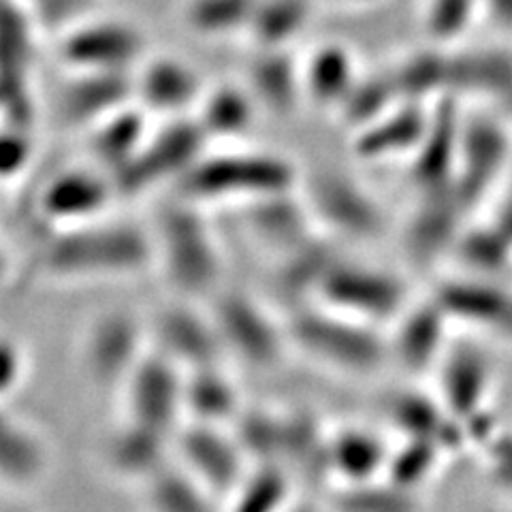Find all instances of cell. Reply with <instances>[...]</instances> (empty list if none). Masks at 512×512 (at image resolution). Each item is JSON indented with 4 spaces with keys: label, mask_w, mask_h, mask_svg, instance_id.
Listing matches in <instances>:
<instances>
[{
    "label": "cell",
    "mask_w": 512,
    "mask_h": 512,
    "mask_svg": "<svg viewBox=\"0 0 512 512\" xmlns=\"http://www.w3.org/2000/svg\"><path fill=\"white\" fill-rule=\"evenodd\" d=\"M154 265L150 222L111 214L75 227L43 231L20 265L18 278L52 284L114 282L150 274Z\"/></svg>",
    "instance_id": "obj_1"
},
{
    "label": "cell",
    "mask_w": 512,
    "mask_h": 512,
    "mask_svg": "<svg viewBox=\"0 0 512 512\" xmlns=\"http://www.w3.org/2000/svg\"><path fill=\"white\" fill-rule=\"evenodd\" d=\"M212 212L171 192L150 222L154 271L175 297L207 301L227 284V256Z\"/></svg>",
    "instance_id": "obj_2"
},
{
    "label": "cell",
    "mask_w": 512,
    "mask_h": 512,
    "mask_svg": "<svg viewBox=\"0 0 512 512\" xmlns=\"http://www.w3.org/2000/svg\"><path fill=\"white\" fill-rule=\"evenodd\" d=\"M293 158L271 150L224 146L207 150L171 192L210 210H235L301 186Z\"/></svg>",
    "instance_id": "obj_3"
},
{
    "label": "cell",
    "mask_w": 512,
    "mask_h": 512,
    "mask_svg": "<svg viewBox=\"0 0 512 512\" xmlns=\"http://www.w3.org/2000/svg\"><path fill=\"white\" fill-rule=\"evenodd\" d=\"M295 355L352 378L382 372L391 363L389 331L348 316L325 303L308 301L284 312Z\"/></svg>",
    "instance_id": "obj_4"
},
{
    "label": "cell",
    "mask_w": 512,
    "mask_h": 512,
    "mask_svg": "<svg viewBox=\"0 0 512 512\" xmlns=\"http://www.w3.org/2000/svg\"><path fill=\"white\" fill-rule=\"evenodd\" d=\"M224 355L252 372H274L291 357L284 312L242 286L224 284L207 299Z\"/></svg>",
    "instance_id": "obj_5"
},
{
    "label": "cell",
    "mask_w": 512,
    "mask_h": 512,
    "mask_svg": "<svg viewBox=\"0 0 512 512\" xmlns=\"http://www.w3.org/2000/svg\"><path fill=\"white\" fill-rule=\"evenodd\" d=\"M318 229L340 244H372L389 233V216L374 192L338 167H320L301 178Z\"/></svg>",
    "instance_id": "obj_6"
},
{
    "label": "cell",
    "mask_w": 512,
    "mask_h": 512,
    "mask_svg": "<svg viewBox=\"0 0 512 512\" xmlns=\"http://www.w3.org/2000/svg\"><path fill=\"white\" fill-rule=\"evenodd\" d=\"M150 348L148 318L111 306L94 312L79 333L77 365L90 387L118 393Z\"/></svg>",
    "instance_id": "obj_7"
},
{
    "label": "cell",
    "mask_w": 512,
    "mask_h": 512,
    "mask_svg": "<svg viewBox=\"0 0 512 512\" xmlns=\"http://www.w3.org/2000/svg\"><path fill=\"white\" fill-rule=\"evenodd\" d=\"M314 301L389 329L414 299L406 276L399 271L344 252L329 269Z\"/></svg>",
    "instance_id": "obj_8"
},
{
    "label": "cell",
    "mask_w": 512,
    "mask_h": 512,
    "mask_svg": "<svg viewBox=\"0 0 512 512\" xmlns=\"http://www.w3.org/2000/svg\"><path fill=\"white\" fill-rule=\"evenodd\" d=\"M210 146L195 116L160 120L137 156L114 175L120 199L133 201L160 188L173 190Z\"/></svg>",
    "instance_id": "obj_9"
},
{
    "label": "cell",
    "mask_w": 512,
    "mask_h": 512,
    "mask_svg": "<svg viewBox=\"0 0 512 512\" xmlns=\"http://www.w3.org/2000/svg\"><path fill=\"white\" fill-rule=\"evenodd\" d=\"M56 56L69 71H126L133 73L150 54L148 37L135 22L94 11L62 30Z\"/></svg>",
    "instance_id": "obj_10"
},
{
    "label": "cell",
    "mask_w": 512,
    "mask_h": 512,
    "mask_svg": "<svg viewBox=\"0 0 512 512\" xmlns=\"http://www.w3.org/2000/svg\"><path fill=\"white\" fill-rule=\"evenodd\" d=\"M122 203L114 175L94 163L71 165L54 171L32 199L41 233L75 227L114 214Z\"/></svg>",
    "instance_id": "obj_11"
},
{
    "label": "cell",
    "mask_w": 512,
    "mask_h": 512,
    "mask_svg": "<svg viewBox=\"0 0 512 512\" xmlns=\"http://www.w3.org/2000/svg\"><path fill=\"white\" fill-rule=\"evenodd\" d=\"M120 416L175 436L184 425V370L163 352L150 348L116 393Z\"/></svg>",
    "instance_id": "obj_12"
},
{
    "label": "cell",
    "mask_w": 512,
    "mask_h": 512,
    "mask_svg": "<svg viewBox=\"0 0 512 512\" xmlns=\"http://www.w3.org/2000/svg\"><path fill=\"white\" fill-rule=\"evenodd\" d=\"M152 348L163 352L184 372L229 361L205 301L171 295L148 316Z\"/></svg>",
    "instance_id": "obj_13"
},
{
    "label": "cell",
    "mask_w": 512,
    "mask_h": 512,
    "mask_svg": "<svg viewBox=\"0 0 512 512\" xmlns=\"http://www.w3.org/2000/svg\"><path fill=\"white\" fill-rule=\"evenodd\" d=\"M173 459L192 478L224 500L250 468L233 427L184 423L173 438Z\"/></svg>",
    "instance_id": "obj_14"
},
{
    "label": "cell",
    "mask_w": 512,
    "mask_h": 512,
    "mask_svg": "<svg viewBox=\"0 0 512 512\" xmlns=\"http://www.w3.org/2000/svg\"><path fill=\"white\" fill-rule=\"evenodd\" d=\"M133 75L135 101L156 120L195 116L207 90L201 73L175 54H148Z\"/></svg>",
    "instance_id": "obj_15"
},
{
    "label": "cell",
    "mask_w": 512,
    "mask_h": 512,
    "mask_svg": "<svg viewBox=\"0 0 512 512\" xmlns=\"http://www.w3.org/2000/svg\"><path fill=\"white\" fill-rule=\"evenodd\" d=\"M246 235L263 248L269 259L301 246L310 237L323 233L310 212L301 186L280 195H271L231 210Z\"/></svg>",
    "instance_id": "obj_16"
},
{
    "label": "cell",
    "mask_w": 512,
    "mask_h": 512,
    "mask_svg": "<svg viewBox=\"0 0 512 512\" xmlns=\"http://www.w3.org/2000/svg\"><path fill=\"white\" fill-rule=\"evenodd\" d=\"M173 438L120 416L101 444L103 470L118 483L139 489L173 463Z\"/></svg>",
    "instance_id": "obj_17"
},
{
    "label": "cell",
    "mask_w": 512,
    "mask_h": 512,
    "mask_svg": "<svg viewBox=\"0 0 512 512\" xmlns=\"http://www.w3.org/2000/svg\"><path fill=\"white\" fill-rule=\"evenodd\" d=\"M54 446L45 431L3 404L0 412V485L3 493L26 495L50 476Z\"/></svg>",
    "instance_id": "obj_18"
},
{
    "label": "cell",
    "mask_w": 512,
    "mask_h": 512,
    "mask_svg": "<svg viewBox=\"0 0 512 512\" xmlns=\"http://www.w3.org/2000/svg\"><path fill=\"white\" fill-rule=\"evenodd\" d=\"M135 73V71H133ZM126 71H69L58 96L64 126L88 131L114 111L135 103V75Z\"/></svg>",
    "instance_id": "obj_19"
},
{
    "label": "cell",
    "mask_w": 512,
    "mask_h": 512,
    "mask_svg": "<svg viewBox=\"0 0 512 512\" xmlns=\"http://www.w3.org/2000/svg\"><path fill=\"white\" fill-rule=\"evenodd\" d=\"M393 440L376 427L342 423L331 427L327 470L333 489L359 487L387 476Z\"/></svg>",
    "instance_id": "obj_20"
},
{
    "label": "cell",
    "mask_w": 512,
    "mask_h": 512,
    "mask_svg": "<svg viewBox=\"0 0 512 512\" xmlns=\"http://www.w3.org/2000/svg\"><path fill=\"white\" fill-rule=\"evenodd\" d=\"M451 318L434 297L412 301L389 331L391 363L412 376H421L438 367L446 355V327Z\"/></svg>",
    "instance_id": "obj_21"
},
{
    "label": "cell",
    "mask_w": 512,
    "mask_h": 512,
    "mask_svg": "<svg viewBox=\"0 0 512 512\" xmlns=\"http://www.w3.org/2000/svg\"><path fill=\"white\" fill-rule=\"evenodd\" d=\"M342 254L344 250L340 242L325 233H318L301 246L271 259V293L284 303V312L314 301L320 284Z\"/></svg>",
    "instance_id": "obj_22"
},
{
    "label": "cell",
    "mask_w": 512,
    "mask_h": 512,
    "mask_svg": "<svg viewBox=\"0 0 512 512\" xmlns=\"http://www.w3.org/2000/svg\"><path fill=\"white\" fill-rule=\"evenodd\" d=\"M429 120L421 101H399L387 114L352 133V154L363 163L412 158L421 148Z\"/></svg>",
    "instance_id": "obj_23"
},
{
    "label": "cell",
    "mask_w": 512,
    "mask_h": 512,
    "mask_svg": "<svg viewBox=\"0 0 512 512\" xmlns=\"http://www.w3.org/2000/svg\"><path fill=\"white\" fill-rule=\"evenodd\" d=\"M248 406L231 361L184 372V416L188 423L233 427ZM184 421V423H186Z\"/></svg>",
    "instance_id": "obj_24"
},
{
    "label": "cell",
    "mask_w": 512,
    "mask_h": 512,
    "mask_svg": "<svg viewBox=\"0 0 512 512\" xmlns=\"http://www.w3.org/2000/svg\"><path fill=\"white\" fill-rule=\"evenodd\" d=\"M331 427L310 408H284L282 463L295 474L303 491L329 485L327 453Z\"/></svg>",
    "instance_id": "obj_25"
},
{
    "label": "cell",
    "mask_w": 512,
    "mask_h": 512,
    "mask_svg": "<svg viewBox=\"0 0 512 512\" xmlns=\"http://www.w3.org/2000/svg\"><path fill=\"white\" fill-rule=\"evenodd\" d=\"M301 73L306 105L338 114L363 71L350 47L338 41H323L301 58Z\"/></svg>",
    "instance_id": "obj_26"
},
{
    "label": "cell",
    "mask_w": 512,
    "mask_h": 512,
    "mask_svg": "<svg viewBox=\"0 0 512 512\" xmlns=\"http://www.w3.org/2000/svg\"><path fill=\"white\" fill-rule=\"evenodd\" d=\"M246 86L267 114L293 116L306 103L301 58L288 50H254Z\"/></svg>",
    "instance_id": "obj_27"
},
{
    "label": "cell",
    "mask_w": 512,
    "mask_h": 512,
    "mask_svg": "<svg viewBox=\"0 0 512 512\" xmlns=\"http://www.w3.org/2000/svg\"><path fill=\"white\" fill-rule=\"evenodd\" d=\"M154 126L152 116L137 101L126 105L86 131L90 163L116 175L137 156Z\"/></svg>",
    "instance_id": "obj_28"
},
{
    "label": "cell",
    "mask_w": 512,
    "mask_h": 512,
    "mask_svg": "<svg viewBox=\"0 0 512 512\" xmlns=\"http://www.w3.org/2000/svg\"><path fill=\"white\" fill-rule=\"evenodd\" d=\"M466 212L455 188L419 195V205L404 227V248L419 265L434 261L440 250L451 242L457 231V220Z\"/></svg>",
    "instance_id": "obj_29"
},
{
    "label": "cell",
    "mask_w": 512,
    "mask_h": 512,
    "mask_svg": "<svg viewBox=\"0 0 512 512\" xmlns=\"http://www.w3.org/2000/svg\"><path fill=\"white\" fill-rule=\"evenodd\" d=\"M261 111L246 82H220L207 86L195 118L210 143L233 146L252 133Z\"/></svg>",
    "instance_id": "obj_30"
},
{
    "label": "cell",
    "mask_w": 512,
    "mask_h": 512,
    "mask_svg": "<svg viewBox=\"0 0 512 512\" xmlns=\"http://www.w3.org/2000/svg\"><path fill=\"white\" fill-rule=\"evenodd\" d=\"M384 414L399 438L427 440L448 451L459 442L455 416L446 410L442 399L429 397L414 389H399L384 402Z\"/></svg>",
    "instance_id": "obj_31"
},
{
    "label": "cell",
    "mask_w": 512,
    "mask_h": 512,
    "mask_svg": "<svg viewBox=\"0 0 512 512\" xmlns=\"http://www.w3.org/2000/svg\"><path fill=\"white\" fill-rule=\"evenodd\" d=\"M306 493L282 463H250L237 487L224 500V512H288Z\"/></svg>",
    "instance_id": "obj_32"
},
{
    "label": "cell",
    "mask_w": 512,
    "mask_h": 512,
    "mask_svg": "<svg viewBox=\"0 0 512 512\" xmlns=\"http://www.w3.org/2000/svg\"><path fill=\"white\" fill-rule=\"evenodd\" d=\"M438 306L444 314L461 323H472L480 327L512 329V301L483 282L474 280H446L434 293Z\"/></svg>",
    "instance_id": "obj_33"
},
{
    "label": "cell",
    "mask_w": 512,
    "mask_h": 512,
    "mask_svg": "<svg viewBox=\"0 0 512 512\" xmlns=\"http://www.w3.org/2000/svg\"><path fill=\"white\" fill-rule=\"evenodd\" d=\"M137 491L143 512H224L222 500L175 459Z\"/></svg>",
    "instance_id": "obj_34"
},
{
    "label": "cell",
    "mask_w": 512,
    "mask_h": 512,
    "mask_svg": "<svg viewBox=\"0 0 512 512\" xmlns=\"http://www.w3.org/2000/svg\"><path fill=\"white\" fill-rule=\"evenodd\" d=\"M314 18V0H259L246 39L254 50H288Z\"/></svg>",
    "instance_id": "obj_35"
},
{
    "label": "cell",
    "mask_w": 512,
    "mask_h": 512,
    "mask_svg": "<svg viewBox=\"0 0 512 512\" xmlns=\"http://www.w3.org/2000/svg\"><path fill=\"white\" fill-rule=\"evenodd\" d=\"M440 399L457 421H466L480 408V399L485 393L487 370L485 363L472 350H446L442 363L438 365Z\"/></svg>",
    "instance_id": "obj_36"
},
{
    "label": "cell",
    "mask_w": 512,
    "mask_h": 512,
    "mask_svg": "<svg viewBox=\"0 0 512 512\" xmlns=\"http://www.w3.org/2000/svg\"><path fill=\"white\" fill-rule=\"evenodd\" d=\"M259 0H182L180 22L201 39L246 37Z\"/></svg>",
    "instance_id": "obj_37"
},
{
    "label": "cell",
    "mask_w": 512,
    "mask_h": 512,
    "mask_svg": "<svg viewBox=\"0 0 512 512\" xmlns=\"http://www.w3.org/2000/svg\"><path fill=\"white\" fill-rule=\"evenodd\" d=\"M250 463H282L284 451V408L267 404H250L233 425ZM284 466V463H282Z\"/></svg>",
    "instance_id": "obj_38"
},
{
    "label": "cell",
    "mask_w": 512,
    "mask_h": 512,
    "mask_svg": "<svg viewBox=\"0 0 512 512\" xmlns=\"http://www.w3.org/2000/svg\"><path fill=\"white\" fill-rule=\"evenodd\" d=\"M399 101H404V96L399 92L393 69L361 73L357 86L352 88L338 114L350 128V133H357L359 128L387 114Z\"/></svg>",
    "instance_id": "obj_39"
},
{
    "label": "cell",
    "mask_w": 512,
    "mask_h": 512,
    "mask_svg": "<svg viewBox=\"0 0 512 512\" xmlns=\"http://www.w3.org/2000/svg\"><path fill=\"white\" fill-rule=\"evenodd\" d=\"M335 512H421L419 493L406 491L380 478L374 483L335 489Z\"/></svg>",
    "instance_id": "obj_40"
},
{
    "label": "cell",
    "mask_w": 512,
    "mask_h": 512,
    "mask_svg": "<svg viewBox=\"0 0 512 512\" xmlns=\"http://www.w3.org/2000/svg\"><path fill=\"white\" fill-rule=\"evenodd\" d=\"M444 453V448L434 442L399 438V442L393 444L389 470L384 478L406 491L419 493L421 487L438 470Z\"/></svg>",
    "instance_id": "obj_41"
},
{
    "label": "cell",
    "mask_w": 512,
    "mask_h": 512,
    "mask_svg": "<svg viewBox=\"0 0 512 512\" xmlns=\"http://www.w3.org/2000/svg\"><path fill=\"white\" fill-rule=\"evenodd\" d=\"M474 0H423V26L427 35L446 43L457 39L472 20Z\"/></svg>",
    "instance_id": "obj_42"
},
{
    "label": "cell",
    "mask_w": 512,
    "mask_h": 512,
    "mask_svg": "<svg viewBox=\"0 0 512 512\" xmlns=\"http://www.w3.org/2000/svg\"><path fill=\"white\" fill-rule=\"evenodd\" d=\"M18 3L45 32H52V37H58L62 30L99 11L96 0H18Z\"/></svg>",
    "instance_id": "obj_43"
},
{
    "label": "cell",
    "mask_w": 512,
    "mask_h": 512,
    "mask_svg": "<svg viewBox=\"0 0 512 512\" xmlns=\"http://www.w3.org/2000/svg\"><path fill=\"white\" fill-rule=\"evenodd\" d=\"M3 156H0V171L5 184H20L24 175L35 165L37 158V131L26 128L3 126Z\"/></svg>",
    "instance_id": "obj_44"
},
{
    "label": "cell",
    "mask_w": 512,
    "mask_h": 512,
    "mask_svg": "<svg viewBox=\"0 0 512 512\" xmlns=\"http://www.w3.org/2000/svg\"><path fill=\"white\" fill-rule=\"evenodd\" d=\"M30 372L32 363L26 344L13 335H5L3 346H0V395H3V404H9L11 397L24 389Z\"/></svg>",
    "instance_id": "obj_45"
},
{
    "label": "cell",
    "mask_w": 512,
    "mask_h": 512,
    "mask_svg": "<svg viewBox=\"0 0 512 512\" xmlns=\"http://www.w3.org/2000/svg\"><path fill=\"white\" fill-rule=\"evenodd\" d=\"M288 512H323V506H320V502L316 500V493H301L299 500L291 506V510Z\"/></svg>",
    "instance_id": "obj_46"
},
{
    "label": "cell",
    "mask_w": 512,
    "mask_h": 512,
    "mask_svg": "<svg viewBox=\"0 0 512 512\" xmlns=\"http://www.w3.org/2000/svg\"><path fill=\"white\" fill-rule=\"evenodd\" d=\"M3 512H37L26 502V495H11L5 493L3 498Z\"/></svg>",
    "instance_id": "obj_47"
},
{
    "label": "cell",
    "mask_w": 512,
    "mask_h": 512,
    "mask_svg": "<svg viewBox=\"0 0 512 512\" xmlns=\"http://www.w3.org/2000/svg\"><path fill=\"white\" fill-rule=\"evenodd\" d=\"M333 3L352 7V9H367V7H376V5L384 3V0H333Z\"/></svg>",
    "instance_id": "obj_48"
}]
</instances>
